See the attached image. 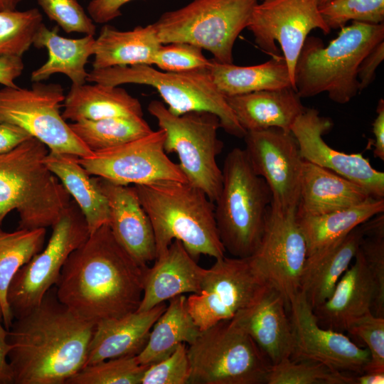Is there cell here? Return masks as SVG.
<instances>
[{"instance_id":"obj_1","label":"cell","mask_w":384,"mask_h":384,"mask_svg":"<svg viewBox=\"0 0 384 384\" xmlns=\"http://www.w3.org/2000/svg\"><path fill=\"white\" fill-rule=\"evenodd\" d=\"M114 237L108 224L68 257L55 284L58 299L94 324L136 311L146 270Z\"/></svg>"},{"instance_id":"obj_2","label":"cell","mask_w":384,"mask_h":384,"mask_svg":"<svg viewBox=\"0 0 384 384\" xmlns=\"http://www.w3.org/2000/svg\"><path fill=\"white\" fill-rule=\"evenodd\" d=\"M95 324L63 304L55 287L9 329L14 384H66L85 365Z\"/></svg>"},{"instance_id":"obj_3","label":"cell","mask_w":384,"mask_h":384,"mask_svg":"<svg viewBox=\"0 0 384 384\" xmlns=\"http://www.w3.org/2000/svg\"><path fill=\"white\" fill-rule=\"evenodd\" d=\"M154 230L156 257L174 240L197 261L201 255L223 257L215 218V205L201 189L187 181H160L133 185Z\"/></svg>"},{"instance_id":"obj_4","label":"cell","mask_w":384,"mask_h":384,"mask_svg":"<svg viewBox=\"0 0 384 384\" xmlns=\"http://www.w3.org/2000/svg\"><path fill=\"white\" fill-rule=\"evenodd\" d=\"M383 40V23L357 21L341 28L327 46L319 38L308 36L295 65L294 90L301 98L326 92L334 102H348L359 92V64Z\"/></svg>"},{"instance_id":"obj_5","label":"cell","mask_w":384,"mask_h":384,"mask_svg":"<svg viewBox=\"0 0 384 384\" xmlns=\"http://www.w3.org/2000/svg\"><path fill=\"white\" fill-rule=\"evenodd\" d=\"M48 153L32 137L0 154V225L16 210L18 228L52 227L70 205V194L45 164Z\"/></svg>"},{"instance_id":"obj_6","label":"cell","mask_w":384,"mask_h":384,"mask_svg":"<svg viewBox=\"0 0 384 384\" xmlns=\"http://www.w3.org/2000/svg\"><path fill=\"white\" fill-rule=\"evenodd\" d=\"M222 188L215 205L220 241L234 257H250L262 240L272 193L254 171L245 149L234 148L226 155Z\"/></svg>"},{"instance_id":"obj_7","label":"cell","mask_w":384,"mask_h":384,"mask_svg":"<svg viewBox=\"0 0 384 384\" xmlns=\"http://www.w3.org/2000/svg\"><path fill=\"white\" fill-rule=\"evenodd\" d=\"M87 81L114 86L149 85L158 91L169 111L175 115L209 112L218 117L221 128L228 134L239 138L246 134L225 96L213 83L208 68L183 73L166 72L148 65L92 68L88 72Z\"/></svg>"},{"instance_id":"obj_8","label":"cell","mask_w":384,"mask_h":384,"mask_svg":"<svg viewBox=\"0 0 384 384\" xmlns=\"http://www.w3.org/2000/svg\"><path fill=\"white\" fill-rule=\"evenodd\" d=\"M258 0H193L164 13L153 24L160 43H187L210 52L215 61L233 63V47L247 28Z\"/></svg>"},{"instance_id":"obj_9","label":"cell","mask_w":384,"mask_h":384,"mask_svg":"<svg viewBox=\"0 0 384 384\" xmlns=\"http://www.w3.org/2000/svg\"><path fill=\"white\" fill-rule=\"evenodd\" d=\"M189 384H264L271 362L231 319L201 331L187 346Z\"/></svg>"},{"instance_id":"obj_10","label":"cell","mask_w":384,"mask_h":384,"mask_svg":"<svg viewBox=\"0 0 384 384\" xmlns=\"http://www.w3.org/2000/svg\"><path fill=\"white\" fill-rule=\"evenodd\" d=\"M148 111L165 132L164 150L176 153L186 181L203 191L215 203L223 183V173L217 163L223 143L218 137L221 128L217 115L206 111L181 115L171 113L163 102L152 100Z\"/></svg>"},{"instance_id":"obj_11","label":"cell","mask_w":384,"mask_h":384,"mask_svg":"<svg viewBox=\"0 0 384 384\" xmlns=\"http://www.w3.org/2000/svg\"><path fill=\"white\" fill-rule=\"evenodd\" d=\"M64 90L58 83L33 82L30 88H0V122L18 125L49 151L78 157L91 151L71 129L60 109Z\"/></svg>"},{"instance_id":"obj_12","label":"cell","mask_w":384,"mask_h":384,"mask_svg":"<svg viewBox=\"0 0 384 384\" xmlns=\"http://www.w3.org/2000/svg\"><path fill=\"white\" fill-rule=\"evenodd\" d=\"M51 228L46 246L19 269L10 284L7 302L14 319L41 303L57 284L70 255L90 235L85 218L74 201Z\"/></svg>"},{"instance_id":"obj_13","label":"cell","mask_w":384,"mask_h":384,"mask_svg":"<svg viewBox=\"0 0 384 384\" xmlns=\"http://www.w3.org/2000/svg\"><path fill=\"white\" fill-rule=\"evenodd\" d=\"M206 270L198 294L187 297V307L201 331L232 319L270 284L250 257H223Z\"/></svg>"},{"instance_id":"obj_14","label":"cell","mask_w":384,"mask_h":384,"mask_svg":"<svg viewBox=\"0 0 384 384\" xmlns=\"http://www.w3.org/2000/svg\"><path fill=\"white\" fill-rule=\"evenodd\" d=\"M165 137L164 130H153L125 144L77 157V160L90 175L120 185L186 181L179 165L164 150Z\"/></svg>"},{"instance_id":"obj_15","label":"cell","mask_w":384,"mask_h":384,"mask_svg":"<svg viewBox=\"0 0 384 384\" xmlns=\"http://www.w3.org/2000/svg\"><path fill=\"white\" fill-rule=\"evenodd\" d=\"M316 0H262L255 6L247 28L253 34L258 47L272 58L283 52L294 87L295 65L311 31L321 30L329 34Z\"/></svg>"},{"instance_id":"obj_16","label":"cell","mask_w":384,"mask_h":384,"mask_svg":"<svg viewBox=\"0 0 384 384\" xmlns=\"http://www.w3.org/2000/svg\"><path fill=\"white\" fill-rule=\"evenodd\" d=\"M296 210L270 204L262 240L250 257L267 282L282 294L288 309L299 292L307 255Z\"/></svg>"},{"instance_id":"obj_17","label":"cell","mask_w":384,"mask_h":384,"mask_svg":"<svg viewBox=\"0 0 384 384\" xmlns=\"http://www.w3.org/2000/svg\"><path fill=\"white\" fill-rule=\"evenodd\" d=\"M243 138L255 172L270 189L271 203L282 209L297 208L304 159L292 133L270 127L246 132Z\"/></svg>"},{"instance_id":"obj_18","label":"cell","mask_w":384,"mask_h":384,"mask_svg":"<svg viewBox=\"0 0 384 384\" xmlns=\"http://www.w3.org/2000/svg\"><path fill=\"white\" fill-rule=\"evenodd\" d=\"M288 310L293 332L289 358L316 361L344 373L364 372L370 361L368 350L358 346L343 332L320 326L302 292L291 302Z\"/></svg>"},{"instance_id":"obj_19","label":"cell","mask_w":384,"mask_h":384,"mask_svg":"<svg viewBox=\"0 0 384 384\" xmlns=\"http://www.w3.org/2000/svg\"><path fill=\"white\" fill-rule=\"evenodd\" d=\"M332 127L329 117L305 108L291 129L302 158L354 182L371 197L384 198V173L374 169L362 153L346 154L328 145L322 136Z\"/></svg>"},{"instance_id":"obj_20","label":"cell","mask_w":384,"mask_h":384,"mask_svg":"<svg viewBox=\"0 0 384 384\" xmlns=\"http://www.w3.org/2000/svg\"><path fill=\"white\" fill-rule=\"evenodd\" d=\"M95 178L108 201V225L114 237L138 264L148 266L156 257L155 238L134 186Z\"/></svg>"},{"instance_id":"obj_21","label":"cell","mask_w":384,"mask_h":384,"mask_svg":"<svg viewBox=\"0 0 384 384\" xmlns=\"http://www.w3.org/2000/svg\"><path fill=\"white\" fill-rule=\"evenodd\" d=\"M282 294L268 284L231 319L244 330L267 356L272 365L290 358L293 332Z\"/></svg>"},{"instance_id":"obj_22","label":"cell","mask_w":384,"mask_h":384,"mask_svg":"<svg viewBox=\"0 0 384 384\" xmlns=\"http://www.w3.org/2000/svg\"><path fill=\"white\" fill-rule=\"evenodd\" d=\"M154 261L152 267L146 270L142 297L137 311H147L186 293H200L207 269L198 265L179 240H174Z\"/></svg>"},{"instance_id":"obj_23","label":"cell","mask_w":384,"mask_h":384,"mask_svg":"<svg viewBox=\"0 0 384 384\" xmlns=\"http://www.w3.org/2000/svg\"><path fill=\"white\" fill-rule=\"evenodd\" d=\"M166 307L162 302L144 311L104 320L95 325L85 365L102 361L136 356L146 344L151 329Z\"/></svg>"},{"instance_id":"obj_24","label":"cell","mask_w":384,"mask_h":384,"mask_svg":"<svg viewBox=\"0 0 384 384\" xmlns=\"http://www.w3.org/2000/svg\"><path fill=\"white\" fill-rule=\"evenodd\" d=\"M353 260L331 296L313 309L319 324L324 328L345 331L349 321L371 311L374 286L358 249Z\"/></svg>"},{"instance_id":"obj_25","label":"cell","mask_w":384,"mask_h":384,"mask_svg":"<svg viewBox=\"0 0 384 384\" xmlns=\"http://www.w3.org/2000/svg\"><path fill=\"white\" fill-rule=\"evenodd\" d=\"M225 97L246 132L277 127L290 132L306 108L292 87Z\"/></svg>"},{"instance_id":"obj_26","label":"cell","mask_w":384,"mask_h":384,"mask_svg":"<svg viewBox=\"0 0 384 384\" xmlns=\"http://www.w3.org/2000/svg\"><path fill=\"white\" fill-rule=\"evenodd\" d=\"M363 235L362 223L329 247L306 257L299 292L313 309L331 296L338 281L354 259Z\"/></svg>"},{"instance_id":"obj_27","label":"cell","mask_w":384,"mask_h":384,"mask_svg":"<svg viewBox=\"0 0 384 384\" xmlns=\"http://www.w3.org/2000/svg\"><path fill=\"white\" fill-rule=\"evenodd\" d=\"M369 197L354 182L304 159L297 215L324 214L358 205Z\"/></svg>"},{"instance_id":"obj_28","label":"cell","mask_w":384,"mask_h":384,"mask_svg":"<svg viewBox=\"0 0 384 384\" xmlns=\"http://www.w3.org/2000/svg\"><path fill=\"white\" fill-rule=\"evenodd\" d=\"M95 38L85 35L80 38H68L58 33V28L48 29L43 23L33 39L37 48H45L48 58L45 63L31 74L32 82H43L52 75L62 73L72 82L81 85L87 82L88 72L85 65L95 53Z\"/></svg>"},{"instance_id":"obj_29","label":"cell","mask_w":384,"mask_h":384,"mask_svg":"<svg viewBox=\"0 0 384 384\" xmlns=\"http://www.w3.org/2000/svg\"><path fill=\"white\" fill-rule=\"evenodd\" d=\"M63 107V117L73 122L112 117H143L138 99L119 86L100 83L71 85Z\"/></svg>"},{"instance_id":"obj_30","label":"cell","mask_w":384,"mask_h":384,"mask_svg":"<svg viewBox=\"0 0 384 384\" xmlns=\"http://www.w3.org/2000/svg\"><path fill=\"white\" fill-rule=\"evenodd\" d=\"M160 43L154 24L119 31L105 25L95 38L92 68L114 66L152 65Z\"/></svg>"},{"instance_id":"obj_31","label":"cell","mask_w":384,"mask_h":384,"mask_svg":"<svg viewBox=\"0 0 384 384\" xmlns=\"http://www.w3.org/2000/svg\"><path fill=\"white\" fill-rule=\"evenodd\" d=\"M74 155L48 151V169L58 178L83 214L90 234L109 223L108 201L95 178H91Z\"/></svg>"},{"instance_id":"obj_32","label":"cell","mask_w":384,"mask_h":384,"mask_svg":"<svg viewBox=\"0 0 384 384\" xmlns=\"http://www.w3.org/2000/svg\"><path fill=\"white\" fill-rule=\"evenodd\" d=\"M384 213V198L369 197L358 205L316 215H299L297 220L306 245V257L338 241L356 227Z\"/></svg>"},{"instance_id":"obj_33","label":"cell","mask_w":384,"mask_h":384,"mask_svg":"<svg viewBox=\"0 0 384 384\" xmlns=\"http://www.w3.org/2000/svg\"><path fill=\"white\" fill-rule=\"evenodd\" d=\"M208 68L213 83L225 97L293 87L283 56L252 66L220 63L212 58Z\"/></svg>"},{"instance_id":"obj_34","label":"cell","mask_w":384,"mask_h":384,"mask_svg":"<svg viewBox=\"0 0 384 384\" xmlns=\"http://www.w3.org/2000/svg\"><path fill=\"white\" fill-rule=\"evenodd\" d=\"M187 297L181 294L169 299V306L154 324L146 346L137 356L142 365L154 363L171 353L178 345L193 343L201 331L187 307Z\"/></svg>"},{"instance_id":"obj_35","label":"cell","mask_w":384,"mask_h":384,"mask_svg":"<svg viewBox=\"0 0 384 384\" xmlns=\"http://www.w3.org/2000/svg\"><path fill=\"white\" fill-rule=\"evenodd\" d=\"M46 228H18L13 232L0 228V305L2 320L9 329L14 319L11 312L7 292L19 269L28 262L43 248Z\"/></svg>"},{"instance_id":"obj_36","label":"cell","mask_w":384,"mask_h":384,"mask_svg":"<svg viewBox=\"0 0 384 384\" xmlns=\"http://www.w3.org/2000/svg\"><path fill=\"white\" fill-rule=\"evenodd\" d=\"M81 142L92 152L112 148L151 133L143 117H112L70 123Z\"/></svg>"},{"instance_id":"obj_37","label":"cell","mask_w":384,"mask_h":384,"mask_svg":"<svg viewBox=\"0 0 384 384\" xmlns=\"http://www.w3.org/2000/svg\"><path fill=\"white\" fill-rule=\"evenodd\" d=\"M353 378L316 361L289 358L271 366L266 384H353Z\"/></svg>"},{"instance_id":"obj_38","label":"cell","mask_w":384,"mask_h":384,"mask_svg":"<svg viewBox=\"0 0 384 384\" xmlns=\"http://www.w3.org/2000/svg\"><path fill=\"white\" fill-rule=\"evenodd\" d=\"M364 235L361 252L374 286L371 312L384 317V214L379 213L363 223Z\"/></svg>"},{"instance_id":"obj_39","label":"cell","mask_w":384,"mask_h":384,"mask_svg":"<svg viewBox=\"0 0 384 384\" xmlns=\"http://www.w3.org/2000/svg\"><path fill=\"white\" fill-rule=\"evenodd\" d=\"M43 23V16L36 8L0 11V57H22L33 45Z\"/></svg>"},{"instance_id":"obj_40","label":"cell","mask_w":384,"mask_h":384,"mask_svg":"<svg viewBox=\"0 0 384 384\" xmlns=\"http://www.w3.org/2000/svg\"><path fill=\"white\" fill-rule=\"evenodd\" d=\"M148 366L136 356H124L85 366L66 384H140Z\"/></svg>"},{"instance_id":"obj_41","label":"cell","mask_w":384,"mask_h":384,"mask_svg":"<svg viewBox=\"0 0 384 384\" xmlns=\"http://www.w3.org/2000/svg\"><path fill=\"white\" fill-rule=\"evenodd\" d=\"M319 9L331 30L341 29L348 21L371 24L384 22V0H330Z\"/></svg>"},{"instance_id":"obj_42","label":"cell","mask_w":384,"mask_h":384,"mask_svg":"<svg viewBox=\"0 0 384 384\" xmlns=\"http://www.w3.org/2000/svg\"><path fill=\"white\" fill-rule=\"evenodd\" d=\"M346 331L362 341L369 351L364 372L384 371V317L369 311L349 321Z\"/></svg>"},{"instance_id":"obj_43","label":"cell","mask_w":384,"mask_h":384,"mask_svg":"<svg viewBox=\"0 0 384 384\" xmlns=\"http://www.w3.org/2000/svg\"><path fill=\"white\" fill-rule=\"evenodd\" d=\"M210 59L203 53V50L187 43H171L161 45L155 55L153 65L161 70L183 73L208 68Z\"/></svg>"},{"instance_id":"obj_44","label":"cell","mask_w":384,"mask_h":384,"mask_svg":"<svg viewBox=\"0 0 384 384\" xmlns=\"http://www.w3.org/2000/svg\"><path fill=\"white\" fill-rule=\"evenodd\" d=\"M190 375L187 346L182 343L166 358L149 365L140 384H189Z\"/></svg>"},{"instance_id":"obj_45","label":"cell","mask_w":384,"mask_h":384,"mask_svg":"<svg viewBox=\"0 0 384 384\" xmlns=\"http://www.w3.org/2000/svg\"><path fill=\"white\" fill-rule=\"evenodd\" d=\"M46 15L68 33L95 36V22L77 0H37Z\"/></svg>"},{"instance_id":"obj_46","label":"cell","mask_w":384,"mask_h":384,"mask_svg":"<svg viewBox=\"0 0 384 384\" xmlns=\"http://www.w3.org/2000/svg\"><path fill=\"white\" fill-rule=\"evenodd\" d=\"M384 59V40L378 43L363 58L358 65L357 80L359 92L374 80L378 67Z\"/></svg>"},{"instance_id":"obj_47","label":"cell","mask_w":384,"mask_h":384,"mask_svg":"<svg viewBox=\"0 0 384 384\" xmlns=\"http://www.w3.org/2000/svg\"><path fill=\"white\" fill-rule=\"evenodd\" d=\"M132 0H91L87 7L89 16L97 23H106L122 15L121 8Z\"/></svg>"},{"instance_id":"obj_48","label":"cell","mask_w":384,"mask_h":384,"mask_svg":"<svg viewBox=\"0 0 384 384\" xmlns=\"http://www.w3.org/2000/svg\"><path fill=\"white\" fill-rule=\"evenodd\" d=\"M32 137L21 127L0 122V154H6Z\"/></svg>"},{"instance_id":"obj_49","label":"cell","mask_w":384,"mask_h":384,"mask_svg":"<svg viewBox=\"0 0 384 384\" xmlns=\"http://www.w3.org/2000/svg\"><path fill=\"white\" fill-rule=\"evenodd\" d=\"M22 57L8 55L0 57V84L4 87H16L15 81L23 70Z\"/></svg>"},{"instance_id":"obj_50","label":"cell","mask_w":384,"mask_h":384,"mask_svg":"<svg viewBox=\"0 0 384 384\" xmlns=\"http://www.w3.org/2000/svg\"><path fill=\"white\" fill-rule=\"evenodd\" d=\"M9 330L6 329L0 312V383H14V375L8 356L11 345L8 340Z\"/></svg>"},{"instance_id":"obj_51","label":"cell","mask_w":384,"mask_h":384,"mask_svg":"<svg viewBox=\"0 0 384 384\" xmlns=\"http://www.w3.org/2000/svg\"><path fill=\"white\" fill-rule=\"evenodd\" d=\"M377 115L373 122V133L375 137L373 156L384 160V100L378 101Z\"/></svg>"},{"instance_id":"obj_52","label":"cell","mask_w":384,"mask_h":384,"mask_svg":"<svg viewBox=\"0 0 384 384\" xmlns=\"http://www.w3.org/2000/svg\"><path fill=\"white\" fill-rule=\"evenodd\" d=\"M384 371H366L354 375L353 384H383Z\"/></svg>"},{"instance_id":"obj_53","label":"cell","mask_w":384,"mask_h":384,"mask_svg":"<svg viewBox=\"0 0 384 384\" xmlns=\"http://www.w3.org/2000/svg\"><path fill=\"white\" fill-rule=\"evenodd\" d=\"M23 0H0V11L16 10Z\"/></svg>"},{"instance_id":"obj_54","label":"cell","mask_w":384,"mask_h":384,"mask_svg":"<svg viewBox=\"0 0 384 384\" xmlns=\"http://www.w3.org/2000/svg\"><path fill=\"white\" fill-rule=\"evenodd\" d=\"M319 6L323 5L326 4V2L329 1L330 0H316Z\"/></svg>"},{"instance_id":"obj_55","label":"cell","mask_w":384,"mask_h":384,"mask_svg":"<svg viewBox=\"0 0 384 384\" xmlns=\"http://www.w3.org/2000/svg\"><path fill=\"white\" fill-rule=\"evenodd\" d=\"M0 312H1V305H0ZM1 314H2V312H1Z\"/></svg>"},{"instance_id":"obj_56","label":"cell","mask_w":384,"mask_h":384,"mask_svg":"<svg viewBox=\"0 0 384 384\" xmlns=\"http://www.w3.org/2000/svg\"><path fill=\"white\" fill-rule=\"evenodd\" d=\"M260 1H262V0H260Z\"/></svg>"}]
</instances>
